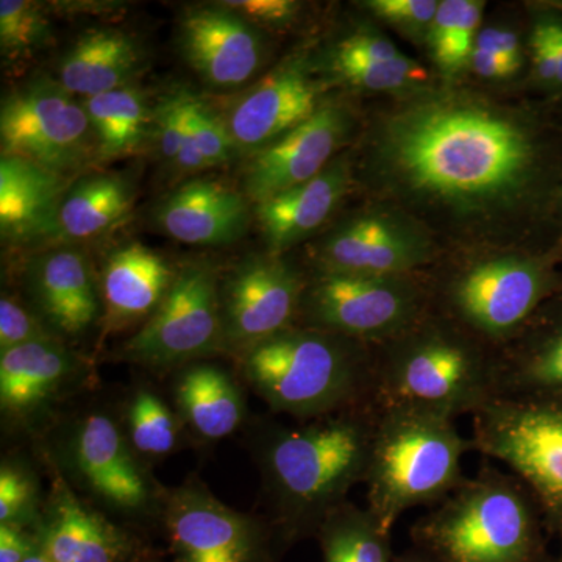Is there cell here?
<instances>
[{
    "label": "cell",
    "mask_w": 562,
    "mask_h": 562,
    "mask_svg": "<svg viewBox=\"0 0 562 562\" xmlns=\"http://www.w3.org/2000/svg\"><path fill=\"white\" fill-rule=\"evenodd\" d=\"M471 60L475 72L486 79H502V77H508L516 72L508 63L483 47H473Z\"/></svg>",
    "instance_id": "bcb514c9"
},
{
    "label": "cell",
    "mask_w": 562,
    "mask_h": 562,
    "mask_svg": "<svg viewBox=\"0 0 562 562\" xmlns=\"http://www.w3.org/2000/svg\"><path fill=\"white\" fill-rule=\"evenodd\" d=\"M414 330V327H413ZM409 330L375 361V406H401L457 417L497 398L498 361L446 331Z\"/></svg>",
    "instance_id": "8992f818"
},
{
    "label": "cell",
    "mask_w": 562,
    "mask_h": 562,
    "mask_svg": "<svg viewBox=\"0 0 562 562\" xmlns=\"http://www.w3.org/2000/svg\"><path fill=\"white\" fill-rule=\"evenodd\" d=\"M184 140L176 166L183 172H199L232 160L236 147L224 121L194 95L184 102Z\"/></svg>",
    "instance_id": "1f68e13d"
},
{
    "label": "cell",
    "mask_w": 562,
    "mask_h": 562,
    "mask_svg": "<svg viewBox=\"0 0 562 562\" xmlns=\"http://www.w3.org/2000/svg\"><path fill=\"white\" fill-rule=\"evenodd\" d=\"M143 66V50L132 35L117 29H95L66 52L57 81L72 95L94 98L128 87Z\"/></svg>",
    "instance_id": "484cf974"
},
{
    "label": "cell",
    "mask_w": 562,
    "mask_h": 562,
    "mask_svg": "<svg viewBox=\"0 0 562 562\" xmlns=\"http://www.w3.org/2000/svg\"><path fill=\"white\" fill-rule=\"evenodd\" d=\"M475 46L492 52L501 57L503 61L508 63L514 70L519 69L522 58H520L519 40L513 32L503 31V29H484L476 36Z\"/></svg>",
    "instance_id": "ee69618b"
},
{
    "label": "cell",
    "mask_w": 562,
    "mask_h": 562,
    "mask_svg": "<svg viewBox=\"0 0 562 562\" xmlns=\"http://www.w3.org/2000/svg\"><path fill=\"white\" fill-rule=\"evenodd\" d=\"M531 46L532 50H535V63L539 77L547 81V83L558 81L557 55H554L552 41L547 35L541 22H538L535 32H532Z\"/></svg>",
    "instance_id": "f6af8a7d"
},
{
    "label": "cell",
    "mask_w": 562,
    "mask_h": 562,
    "mask_svg": "<svg viewBox=\"0 0 562 562\" xmlns=\"http://www.w3.org/2000/svg\"><path fill=\"white\" fill-rule=\"evenodd\" d=\"M65 458L81 490L106 508L125 516L149 513L154 482L127 435L106 414H88L74 427Z\"/></svg>",
    "instance_id": "4fadbf2b"
},
{
    "label": "cell",
    "mask_w": 562,
    "mask_h": 562,
    "mask_svg": "<svg viewBox=\"0 0 562 562\" xmlns=\"http://www.w3.org/2000/svg\"><path fill=\"white\" fill-rule=\"evenodd\" d=\"M546 284V276L535 262L498 258L480 262L458 277L450 288V301L471 330L501 341L531 316Z\"/></svg>",
    "instance_id": "5bb4252c"
},
{
    "label": "cell",
    "mask_w": 562,
    "mask_h": 562,
    "mask_svg": "<svg viewBox=\"0 0 562 562\" xmlns=\"http://www.w3.org/2000/svg\"><path fill=\"white\" fill-rule=\"evenodd\" d=\"M38 492L32 476L20 465H2L0 471V525L25 528L35 522Z\"/></svg>",
    "instance_id": "8d00e7d4"
},
{
    "label": "cell",
    "mask_w": 562,
    "mask_h": 562,
    "mask_svg": "<svg viewBox=\"0 0 562 562\" xmlns=\"http://www.w3.org/2000/svg\"><path fill=\"white\" fill-rule=\"evenodd\" d=\"M33 312L60 338H77L98 321L101 292L87 255L57 247L33 257L25 268Z\"/></svg>",
    "instance_id": "ac0fdd59"
},
{
    "label": "cell",
    "mask_w": 562,
    "mask_h": 562,
    "mask_svg": "<svg viewBox=\"0 0 562 562\" xmlns=\"http://www.w3.org/2000/svg\"><path fill=\"white\" fill-rule=\"evenodd\" d=\"M403 57L401 50L383 36L355 33L336 47V60L391 61Z\"/></svg>",
    "instance_id": "b9f144b4"
},
{
    "label": "cell",
    "mask_w": 562,
    "mask_h": 562,
    "mask_svg": "<svg viewBox=\"0 0 562 562\" xmlns=\"http://www.w3.org/2000/svg\"><path fill=\"white\" fill-rule=\"evenodd\" d=\"M335 69L350 85L371 91L401 90L427 79L425 70L408 57L391 61L336 60Z\"/></svg>",
    "instance_id": "d590c367"
},
{
    "label": "cell",
    "mask_w": 562,
    "mask_h": 562,
    "mask_svg": "<svg viewBox=\"0 0 562 562\" xmlns=\"http://www.w3.org/2000/svg\"><path fill=\"white\" fill-rule=\"evenodd\" d=\"M165 524L172 562H272L279 539L276 531L216 501L201 484H187L169 495Z\"/></svg>",
    "instance_id": "8fae6325"
},
{
    "label": "cell",
    "mask_w": 562,
    "mask_h": 562,
    "mask_svg": "<svg viewBox=\"0 0 562 562\" xmlns=\"http://www.w3.org/2000/svg\"><path fill=\"white\" fill-rule=\"evenodd\" d=\"M220 350H224L220 277L209 261H194L177 271L165 301L125 342L122 357L162 369Z\"/></svg>",
    "instance_id": "9c48e42d"
},
{
    "label": "cell",
    "mask_w": 562,
    "mask_h": 562,
    "mask_svg": "<svg viewBox=\"0 0 562 562\" xmlns=\"http://www.w3.org/2000/svg\"><path fill=\"white\" fill-rule=\"evenodd\" d=\"M36 539L49 562H125L132 552L127 536L85 505L61 479L55 482Z\"/></svg>",
    "instance_id": "ffe728a7"
},
{
    "label": "cell",
    "mask_w": 562,
    "mask_h": 562,
    "mask_svg": "<svg viewBox=\"0 0 562 562\" xmlns=\"http://www.w3.org/2000/svg\"><path fill=\"white\" fill-rule=\"evenodd\" d=\"M482 10L483 3L473 0L439 2L430 27V43L441 68L460 69L471 60Z\"/></svg>",
    "instance_id": "d6a6232c"
},
{
    "label": "cell",
    "mask_w": 562,
    "mask_h": 562,
    "mask_svg": "<svg viewBox=\"0 0 562 562\" xmlns=\"http://www.w3.org/2000/svg\"><path fill=\"white\" fill-rule=\"evenodd\" d=\"M177 408L202 438H227L243 424L246 405L227 372L213 364H192L176 386Z\"/></svg>",
    "instance_id": "83f0119b"
},
{
    "label": "cell",
    "mask_w": 562,
    "mask_h": 562,
    "mask_svg": "<svg viewBox=\"0 0 562 562\" xmlns=\"http://www.w3.org/2000/svg\"><path fill=\"white\" fill-rule=\"evenodd\" d=\"M50 22L43 7L31 0L0 2V50L3 60L21 61L47 46Z\"/></svg>",
    "instance_id": "e575fe53"
},
{
    "label": "cell",
    "mask_w": 562,
    "mask_h": 562,
    "mask_svg": "<svg viewBox=\"0 0 562 562\" xmlns=\"http://www.w3.org/2000/svg\"><path fill=\"white\" fill-rule=\"evenodd\" d=\"M310 328L351 341L390 342L416 325L417 292L402 277L322 273L305 290Z\"/></svg>",
    "instance_id": "30bf717a"
},
{
    "label": "cell",
    "mask_w": 562,
    "mask_h": 562,
    "mask_svg": "<svg viewBox=\"0 0 562 562\" xmlns=\"http://www.w3.org/2000/svg\"><path fill=\"white\" fill-rule=\"evenodd\" d=\"M547 35L552 41L554 55L558 60V83L562 85V21L560 20H543L541 21Z\"/></svg>",
    "instance_id": "7dc6e473"
},
{
    "label": "cell",
    "mask_w": 562,
    "mask_h": 562,
    "mask_svg": "<svg viewBox=\"0 0 562 562\" xmlns=\"http://www.w3.org/2000/svg\"><path fill=\"white\" fill-rule=\"evenodd\" d=\"M25 562H49V561H47V558H46V557H44V554H43V553H41V552H40V549H38V550H36V552H35V553H33V554H32V557H31V558H29V560H27V561H25Z\"/></svg>",
    "instance_id": "681fc988"
},
{
    "label": "cell",
    "mask_w": 562,
    "mask_h": 562,
    "mask_svg": "<svg viewBox=\"0 0 562 562\" xmlns=\"http://www.w3.org/2000/svg\"><path fill=\"white\" fill-rule=\"evenodd\" d=\"M179 36L184 60L211 87H239L260 69L265 47L257 27L220 2L188 10Z\"/></svg>",
    "instance_id": "e0dca14e"
},
{
    "label": "cell",
    "mask_w": 562,
    "mask_h": 562,
    "mask_svg": "<svg viewBox=\"0 0 562 562\" xmlns=\"http://www.w3.org/2000/svg\"><path fill=\"white\" fill-rule=\"evenodd\" d=\"M319 85L302 61L280 66L228 106L224 124L236 150L272 146L321 109Z\"/></svg>",
    "instance_id": "9a60e30c"
},
{
    "label": "cell",
    "mask_w": 562,
    "mask_h": 562,
    "mask_svg": "<svg viewBox=\"0 0 562 562\" xmlns=\"http://www.w3.org/2000/svg\"><path fill=\"white\" fill-rule=\"evenodd\" d=\"M61 339L38 314L3 295L0 301V353L25 344Z\"/></svg>",
    "instance_id": "74e56055"
},
{
    "label": "cell",
    "mask_w": 562,
    "mask_h": 562,
    "mask_svg": "<svg viewBox=\"0 0 562 562\" xmlns=\"http://www.w3.org/2000/svg\"><path fill=\"white\" fill-rule=\"evenodd\" d=\"M177 272L160 254L131 243L113 251L103 266L101 295L114 327L150 319L171 290Z\"/></svg>",
    "instance_id": "7402d4cb"
},
{
    "label": "cell",
    "mask_w": 562,
    "mask_h": 562,
    "mask_svg": "<svg viewBox=\"0 0 562 562\" xmlns=\"http://www.w3.org/2000/svg\"><path fill=\"white\" fill-rule=\"evenodd\" d=\"M322 273L402 277L420 261V251L394 225L376 217L351 221L322 246Z\"/></svg>",
    "instance_id": "d4e9b609"
},
{
    "label": "cell",
    "mask_w": 562,
    "mask_h": 562,
    "mask_svg": "<svg viewBox=\"0 0 562 562\" xmlns=\"http://www.w3.org/2000/svg\"><path fill=\"white\" fill-rule=\"evenodd\" d=\"M79 372L61 339L25 344L0 353V406L13 419L35 416L50 405Z\"/></svg>",
    "instance_id": "44dd1931"
},
{
    "label": "cell",
    "mask_w": 562,
    "mask_h": 562,
    "mask_svg": "<svg viewBox=\"0 0 562 562\" xmlns=\"http://www.w3.org/2000/svg\"><path fill=\"white\" fill-rule=\"evenodd\" d=\"M349 128L338 106H321L308 121L250 158L244 171V195L251 203L301 187L328 168Z\"/></svg>",
    "instance_id": "2e32d148"
},
{
    "label": "cell",
    "mask_w": 562,
    "mask_h": 562,
    "mask_svg": "<svg viewBox=\"0 0 562 562\" xmlns=\"http://www.w3.org/2000/svg\"><path fill=\"white\" fill-rule=\"evenodd\" d=\"M127 438L136 453L165 457L177 446L179 427L169 406L155 392L140 390L127 406Z\"/></svg>",
    "instance_id": "836d02e7"
},
{
    "label": "cell",
    "mask_w": 562,
    "mask_h": 562,
    "mask_svg": "<svg viewBox=\"0 0 562 562\" xmlns=\"http://www.w3.org/2000/svg\"><path fill=\"white\" fill-rule=\"evenodd\" d=\"M220 3L251 25L265 27H284L294 21L299 11V3L292 0H225Z\"/></svg>",
    "instance_id": "60d3db41"
},
{
    "label": "cell",
    "mask_w": 562,
    "mask_h": 562,
    "mask_svg": "<svg viewBox=\"0 0 562 562\" xmlns=\"http://www.w3.org/2000/svg\"><path fill=\"white\" fill-rule=\"evenodd\" d=\"M305 290L301 273L276 255L239 262L221 283L224 349L244 353L291 328Z\"/></svg>",
    "instance_id": "7c38bea8"
},
{
    "label": "cell",
    "mask_w": 562,
    "mask_h": 562,
    "mask_svg": "<svg viewBox=\"0 0 562 562\" xmlns=\"http://www.w3.org/2000/svg\"><path fill=\"white\" fill-rule=\"evenodd\" d=\"M184 102H187V92H173L166 95L154 111L161 157L172 165H176L183 147L184 116H187Z\"/></svg>",
    "instance_id": "f35d334b"
},
{
    "label": "cell",
    "mask_w": 562,
    "mask_h": 562,
    "mask_svg": "<svg viewBox=\"0 0 562 562\" xmlns=\"http://www.w3.org/2000/svg\"><path fill=\"white\" fill-rule=\"evenodd\" d=\"M0 144L2 157L22 158L66 179L99 158L83 103L50 79L32 81L3 99Z\"/></svg>",
    "instance_id": "52a82bcc"
},
{
    "label": "cell",
    "mask_w": 562,
    "mask_h": 562,
    "mask_svg": "<svg viewBox=\"0 0 562 562\" xmlns=\"http://www.w3.org/2000/svg\"><path fill=\"white\" fill-rule=\"evenodd\" d=\"M558 391H562V328L535 349L498 361V397L541 398Z\"/></svg>",
    "instance_id": "4dcf8cb0"
},
{
    "label": "cell",
    "mask_w": 562,
    "mask_h": 562,
    "mask_svg": "<svg viewBox=\"0 0 562 562\" xmlns=\"http://www.w3.org/2000/svg\"><path fill=\"white\" fill-rule=\"evenodd\" d=\"M346 161H336L301 187L255 205V214L272 255L286 250L321 227L349 188Z\"/></svg>",
    "instance_id": "cb8c5ba5"
},
{
    "label": "cell",
    "mask_w": 562,
    "mask_h": 562,
    "mask_svg": "<svg viewBox=\"0 0 562 562\" xmlns=\"http://www.w3.org/2000/svg\"><path fill=\"white\" fill-rule=\"evenodd\" d=\"M247 201L246 195L221 181L192 180L158 203L154 220L177 241L220 247L246 235L250 224Z\"/></svg>",
    "instance_id": "d6986e66"
},
{
    "label": "cell",
    "mask_w": 562,
    "mask_h": 562,
    "mask_svg": "<svg viewBox=\"0 0 562 562\" xmlns=\"http://www.w3.org/2000/svg\"><path fill=\"white\" fill-rule=\"evenodd\" d=\"M387 154L416 190L487 202L519 190L532 165L527 133L494 111L435 103L406 111L387 132Z\"/></svg>",
    "instance_id": "6da1fadb"
},
{
    "label": "cell",
    "mask_w": 562,
    "mask_h": 562,
    "mask_svg": "<svg viewBox=\"0 0 562 562\" xmlns=\"http://www.w3.org/2000/svg\"><path fill=\"white\" fill-rule=\"evenodd\" d=\"M322 562H394L391 531L369 508L344 502L333 509L319 530Z\"/></svg>",
    "instance_id": "f546056e"
},
{
    "label": "cell",
    "mask_w": 562,
    "mask_h": 562,
    "mask_svg": "<svg viewBox=\"0 0 562 562\" xmlns=\"http://www.w3.org/2000/svg\"><path fill=\"white\" fill-rule=\"evenodd\" d=\"M412 543L441 562H542L527 487L491 465L417 520Z\"/></svg>",
    "instance_id": "5b68a950"
},
{
    "label": "cell",
    "mask_w": 562,
    "mask_h": 562,
    "mask_svg": "<svg viewBox=\"0 0 562 562\" xmlns=\"http://www.w3.org/2000/svg\"><path fill=\"white\" fill-rule=\"evenodd\" d=\"M357 341L286 328L243 353L247 382L277 413L313 420L375 405V361Z\"/></svg>",
    "instance_id": "3957f363"
},
{
    "label": "cell",
    "mask_w": 562,
    "mask_h": 562,
    "mask_svg": "<svg viewBox=\"0 0 562 562\" xmlns=\"http://www.w3.org/2000/svg\"><path fill=\"white\" fill-rule=\"evenodd\" d=\"M98 139L99 160H116L143 149L149 139L154 113L138 88H120L85 99Z\"/></svg>",
    "instance_id": "f1b7e54d"
},
{
    "label": "cell",
    "mask_w": 562,
    "mask_h": 562,
    "mask_svg": "<svg viewBox=\"0 0 562 562\" xmlns=\"http://www.w3.org/2000/svg\"><path fill=\"white\" fill-rule=\"evenodd\" d=\"M36 550V535L16 525H0V562H25Z\"/></svg>",
    "instance_id": "7bdbcfd3"
},
{
    "label": "cell",
    "mask_w": 562,
    "mask_h": 562,
    "mask_svg": "<svg viewBox=\"0 0 562 562\" xmlns=\"http://www.w3.org/2000/svg\"><path fill=\"white\" fill-rule=\"evenodd\" d=\"M68 179L22 158H0V231L3 239L50 236Z\"/></svg>",
    "instance_id": "603a6c76"
},
{
    "label": "cell",
    "mask_w": 562,
    "mask_h": 562,
    "mask_svg": "<svg viewBox=\"0 0 562 562\" xmlns=\"http://www.w3.org/2000/svg\"><path fill=\"white\" fill-rule=\"evenodd\" d=\"M131 184L116 173H91L70 184L58 209L52 238L85 241L110 232L132 210Z\"/></svg>",
    "instance_id": "4316f807"
},
{
    "label": "cell",
    "mask_w": 562,
    "mask_h": 562,
    "mask_svg": "<svg viewBox=\"0 0 562 562\" xmlns=\"http://www.w3.org/2000/svg\"><path fill=\"white\" fill-rule=\"evenodd\" d=\"M368 5L376 16L384 21L392 22L398 27L408 29V31H422V29L431 27L439 2H435V0H372Z\"/></svg>",
    "instance_id": "ab89813d"
},
{
    "label": "cell",
    "mask_w": 562,
    "mask_h": 562,
    "mask_svg": "<svg viewBox=\"0 0 562 562\" xmlns=\"http://www.w3.org/2000/svg\"><path fill=\"white\" fill-rule=\"evenodd\" d=\"M473 450L508 465L562 519V406L541 398H494L473 414Z\"/></svg>",
    "instance_id": "ba28073f"
},
{
    "label": "cell",
    "mask_w": 562,
    "mask_h": 562,
    "mask_svg": "<svg viewBox=\"0 0 562 562\" xmlns=\"http://www.w3.org/2000/svg\"><path fill=\"white\" fill-rule=\"evenodd\" d=\"M453 417L425 409L376 406L368 475V508L386 530L416 506L438 505L465 479L462 457L473 450Z\"/></svg>",
    "instance_id": "277c9868"
},
{
    "label": "cell",
    "mask_w": 562,
    "mask_h": 562,
    "mask_svg": "<svg viewBox=\"0 0 562 562\" xmlns=\"http://www.w3.org/2000/svg\"><path fill=\"white\" fill-rule=\"evenodd\" d=\"M375 419L376 406L368 405L268 431L260 462L281 543L316 536L351 487L366 482Z\"/></svg>",
    "instance_id": "7a4b0ae2"
},
{
    "label": "cell",
    "mask_w": 562,
    "mask_h": 562,
    "mask_svg": "<svg viewBox=\"0 0 562 562\" xmlns=\"http://www.w3.org/2000/svg\"><path fill=\"white\" fill-rule=\"evenodd\" d=\"M394 562H441L435 554L427 552L422 547L413 546L403 550L402 553L395 554Z\"/></svg>",
    "instance_id": "c3c4849f"
}]
</instances>
